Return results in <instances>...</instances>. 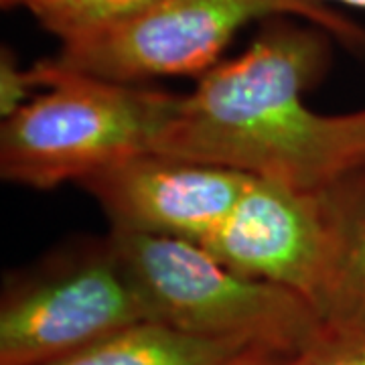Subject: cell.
Segmentation results:
<instances>
[{
  "label": "cell",
  "mask_w": 365,
  "mask_h": 365,
  "mask_svg": "<svg viewBox=\"0 0 365 365\" xmlns=\"http://www.w3.org/2000/svg\"><path fill=\"white\" fill-rule=\"evenodd\" d=\"M39 93L2 120V181L51 191L81 182L124 158L150 153L179 102L177 93L33 66Z\"/></svg>",
  "instance_id": "obj_2"
},
{
  "label": "cell",
  "mask_w": 365,
  "mask_h": 365,
  "mask_svg": "<svg viewBox=\"0 0 365 365\" xmlns=\"http://www.w3.org/2000/svg\"><path fill=\"white\" fill-rule=\"evenodd\" d=\"M319 2H337V4H345V6H353V9H361L365 11V0H319Z\"/></svg>",
  "instance_id": "obj_15"
},
{
  "label": "cell",
  "mask_w": 365,
  "mask_h": 365,
  "mask_svg": "<svg viewBox=\"0 0 365 365\" xmlns=\"http://www.w3.org/2000/svg\"><path fill=\"white\" fill-rule=\"evenodd\" d=\"M282 365H365V331L327 327L313 345Z\"/></svg>",
  "instance_id": "obj_11"
},
{
  "label": "cell",
  "mask_w": 365,
  "mask_h": 365,
  "mask_svg": "<svg viewBox=\"0 0 365 365\" xmlns=\"http://www.w3.org/2000/svg\"><path fill=\"white\" fill-rule=\"evenodd\" d=\"M319 197L325 244L309 302L327 327L365 331V165Z\"/></svg>",
  "instance_id": "obj_8"
},
{
  "label": "cell",
  "mask_w": 365,
  "mask_h": 365,
  "mask_svg": "<svg viewBox=\"0 0 365 365\" xmlns=\"http://www.w3.org/2000/svg\"><path fill=\"white\" fill-rule=\"evenodd\" d=\"M252 175L163 153H140L79 185L110 222V232L203 244L230 215Z\"/></svg>",
  "instance_id": "obj_6"
},
{
  "label": "cell",
  "mask_w": 365,
  "mask_h": 365,
  "mask_svg": "<svg viewBox=\"0 0 365 365\" xmlns=\"http://www.w3.org/2000/svg\"><path fill=\"white\" fill-rule=\"evenodd\" d=\"M323 244L319 191L252 177L230 215L201 248L235 272L287 287L309 300Z\"/></svg>",
  "instance_id": "obj_7"
},
{
  "label": "cell",
  "mask_w": 365,
  "mask_h": 365,
  "mask_svg": "<svg viewBox=\"0 0 365 365\" xmlns=\"http://www.w3.org/2000/svg\"><path fill=\"white\" fill-rule=\"evenodd\" d=\"M108 240L148 321L287 357L313 345L327 329L299 292L235 272L199 244L122 232H110Z\"/></svg>",
  "instance_id": "obj_3"
},
{
  "label": "cell",
  "mask_w": 365,
  "mask_h": 365,
  "mask_svg": "<svg viewBox=\"0 0 365 365\" xmlns=\"http://www.w3.org/2000/svg\"><path fill=\"white\" fill-rule=\"evenodd\" d=\"M163 0H43L31 14L61 45L126 25Z\"/></svg>",
  "instance_id": "obj_10"
},
{
  "label": "cell",
  "mask_w": 365,
  "mask_h": 365,
  "mask_svg": "<svg viewBox=\"0 0 365 365\" xmlns=\"http://www.w3.org/2000/svg\"><path fill=\"white\" fill-rule=\"evenodd\" d=\"M43 0H0L2 9H16V6H25V9H35Z\"/></svg>",
  "instance_id": "obj_14"
},
{
  "label": "cell",
  "mask_w": 365,
  "mask_h": 365,
  "mask_svg": "<svg viewBox=\"0 0 365 365\" xmlns=\"http://www.w3.org/2000/svg\"><path fill=\"white\" fill-rule=\"evenodd\" d=\"M148 321L108 235L59 250L6 284L0 365H51Z\"/></svg>",
  "instance_id": "obj_5"
},
{
  "label": "cell",
  "mask_w": 365,
  "mask_h": 365,
  "mask_svg": "<svg viewBox=\"0 0 365 365\" xmlns=\"http://www.w3.org/2000/svg\"><path fill=\"white\" fill-rule=\"evenodd\" d=\"M39 81L35 69L19 66V59L11 47H2L0 53V116H13L16 110L29 104L39 93Z\"/></svg>",
  "instance_id": "obj_12"
},
{
  "label": "cell",
  "mask_w": 365,
  "mask_h": 365,
  "mask_svg": "<svg viewBox=\"0 0 365 365\" xmlns=\"http://www.w3.org/2000/svg\"><path fill=\"white\" fill-rule=\"evenodd\" d=\"M331 66V35L274 16L242 55L179 96L153 153L319 191L365 165V108L319 114L304 93Z\"/></svg>",
  "instance_id": "obj_1"
},
{
  "label": "cell",
  "mask_w": 365,
  "mask_h": 365,
  "mask_svg": "<svg viewBox=\"0 0 365 365\" xmlns=\"http://www.w3.org/2000/svg\"><path fill=\"white\" fill-rule=\"evenodd\" d=\"M274 16L302 19L353 51H365L364 29L319 0H163L126 25L61 45L53 61L120 83L167 76L201 78L220 63L242 26Z\"/></svg>",
  "instance_id": "obj_4"
},
{
  "label": "cell",
  "mask_w": 365,
  "mask_h": 365,
  "mask_svg": "<svg viewBox=\"0 0 365 365\" xmlns=\"http://www.w3.org/2000/svg\"><path fill=\"white\" fill-rule=\"evenodd\" d=\"M250 347L143 321L51 365H225Z\"/></svg>",
  "instance_id": "obj_9"
},
{
  "label": "cell",
  "mask_w": 365,
  "mask_h": 365,
  "mask_svg": "<svg viewBox=\"0 0 365 365\" xmlns=\"http://www.w3.org/2000/svg\"><path fill=\"white\" fill-rule=\"evenodd\" d=\"M287 359V355H280L264 347H250L240 355H235L234 359L225 365H282Z\"/></svg>",
  "instance_id": "obj_13"
}]
</instances>
